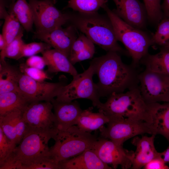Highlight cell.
I'll list each match as a JSON object with an SVG mask.
<instances>
[{
	"instance_id": "obj_1",
	"label": "cell",
	"mask_w": 169,
	"mask_h": 169,
	"mask_svg": "<svg viewBox=\"0 0 169 169\" xmlns=\"http://www.w3.org/2000/svg\"><path fill=\"white\" fill-rule=\"evenodd\" d=\"M120 54L107 52L90 63L98 78L96 85L100 98L108 97L113 93H123L139 86V73L136 67L124 63Z\"/></svg>"
},
{
	"instance_id": "obj_2",
	"label": "cell",
	"mask_w": 169,
	"mask_h": 169,
	"mask_svg": "<svg viewBox=\"0 0 169 169\" xmlns=\"http://www.w3.org/2000/svg\"><path fill=\"white\" fill-rule=\"evenodd\" d=\"M69 25L74 26L94 44L106 51L129 56L118 44L111 22L107 15L98 12L83 13L68 12Z\"/></svg>"
},
{
	"instance_id": "obj_3",
	"label": "cell",
	"mask_w": 169,
	"mask_h": 169,
	"mask_svg": "<svg viewBox=\"0 0 169 169\" xmlns=\"http://www.w3.org/2000/svg\"><path fill=\"white\" fill-rule=\"evenodd\" d=\"M98 109L110 119H126L152 123L150 104L143 99L139 86L125 93L111 94Z\"/></svg>"
},
{
	"instance_id": "obj_4",
	"label": "cell",
	"mask_w": 169,
	"mask_h": 169,
	"mask_svg": "<svg viewBox=\"0 0 169 169\" xmlns=\"http://www.w3.org/2000/svg\"><path fill=\"white\" fill-rule=\"evenodd\" d=\"M58 130L30 128L20 142L6 159L15 169H21L26 163L51 156L48 142L54 139Z\"/></svg>"
},
{
	"instance_id": "obj_5",
	"label": "cell",
	"mask_w": 169,
	"mask_h": 169,
	"mask_svg": "<svg viewBox=\"0 0 169 169\" xmlns=\"http://www.w3.org/2000/svg\"><path fill=\"white\" fill-rule=\"evenodd\" d=\"M110 19L117 39L124 45L132 58L131 64L137 67L141 59L148 54L152 45L151 36L142 30L127 24L110 9L106 4L102 8Z\"/></svg>"
},
{
	"instance_id": "obj_6",
	"label": "cell",
	"mask_w": 169,
	"mask_h": 169,
	"mask_svg": "<svg viewBox=\"0 0 169 169\" xmlns=\"http://www.w3.org/2000/svg\"><path fill=\"white\" fill-rule=\"evenodd\" d=\"M54 139L55 144L50 148V153L58 164L60 161L91 149L97 138L90 133L83 131L74 125L65 130H58Z\"/></svg>"
},
{
	"instance_id": "obj_7",
	"label": "cell",
	"mask_w": 169,
	"mask_h": 169,
	"mask_svg": "<svg viewBox=\"0 0 169 169\" xmlns=\"http://www.w3.org/2000/svg\"><path fill=\"white\" fill-rule=\"evenodd\" d=\"M95 74L93 66L90 64L89 68L83 73L73 77L71 82L64 85L55 99L60 101H71L78 99L90 100L93 106L98 108L102 103L96 85L93 79Z\"/></svg>"
},
{
	"instance_id": "obj_8",
	"label": "cell",
	"mask_w": 169,
	"mask_h": 169,
	"mask_svg": "<svg viewBox=\"0 0 169 169\" xmlns=\"http://www.w3.org/2000/svg\"><path fill=\"white\" fill-rule=\"evenodd\" d=\"M99 130L100 137L122 145L128 139L140 135H157L152 123L126 119H110L107 126Z\"/></svg>"
},
{
	"instance_id": "obj_9",
	"label": "cell",
	"mask_w": 169,
	"mask_h": 169,
	"mask_svg": "<svg viewBox=\"0 0 169 169\" xmlns=\"http://www.w3.org/2000/svg\"><path fill=\"white\" fill-rule=\"evenodd\" d=\"M36 32L50 31L69 25L68 12H62L54 6L56 0H28Z\"/></svg>"
},
{
	"instance_id": "obj_10",
	"label": "cell",
	"mask_w": 169,
	"mask_h": 169,
	"mask_svg": "<svg viewBox=\"0 0 169 169\" xmlns=\"http://www.w3.org/2000/svg\"><path fill=\"white\" fill-rule=\"evenodd\" d=\"M139 90L148 104L169 102V76L145 68L139 74Z\"/></svg>"
},
{
	"instance_id": "obj_11",
	"label": "cell",
	"mask_w": 169,
	"mask_h": 169,
	"mask_svg": "<svg viewBox=\"0 0 169 169\" xmlns=\"http://www.w3.org/2000/svg\"><path fill=\"white\" fill-rule=\"evenodd\" d=\"M66 85L62 80L52 83L35 80L21 72L18 82L19 92L29 104L36 102H51L56 97Z\"/></svg>"
},
{
	"instance_id": "obj_12",
	"label": "cell",
	"mask_w": 169,
	"mask_h": 169,
	"mask_svg": "<svg viewBox=\"0 0 169 169\" xmlns=\"http://www.w3.org/2000/svg\"><path fill=\"white\" fill-rule=\"evenodd\" d=\"M91 149L103 162L110 165L112 168H116L119 166L123 169L131 168L134 151L124 148L122 145L100 137Z\"/></svg>"
},
{
	"instance_id": "obj_13",
	"label": "cell",
	"mask_w": 169,
	"mask_h": 169,
	"mask_svg": "<svg viewBox=\"0 0 169 169\" xmlns=\"http://www.w3.org/2000/svg\"><path fill=\"white\" fill-rule=\"evenodd\" d=\"M53 109L51 102L31 103L23 111V117L29 128L46 130L57 129Z\"/></svg>"
},
{
	"instance_id": "obj_14",
	"label": "cell",
	"mask_w": 169,
	"mask_h": 169,
	"mask_svg": "<svg viewBox=\"0 0 169 169\" xmlns=\"http://www.w3.org/2000/svg\"><path fill=\"white\" fill-rule=\"evenodd\" d=\"M78 30L69 25L45 32L34 33L33 38L49 44L52 47L62 53L69 57L72 45L78 37Z\"/></svg>"
},
{
	"instance_id": "obj_15",
	"label": "cell",
	"mask_w": 169,
	"mask_h": 169,
	"mask_svg": "<svg viewBox=\"0 0 169 169\" xmlns=\"http://www.w3.org/2000/svg\"><path fill=\"white\" fill-rule=\"evenodd\" d=\"M116 8L112 11L127 24L144 30L148 21L146 10L144 3L139 0H112Z\"/></svg>"
},
{
	"instance_id": "obj_16",
	"label": "cell",
	"mask_w": 169,
	"mask_h": 169,
	"mask_svg": "<svg viewBox=\"0 0 169 169\" xmlns=\"http://www.w3.org/2000/svg\"><path fill=\"white\" fill-rule=\"evenodd\" d=\"M0 128L9 141L16 146L29 129L23 118V111L19 109L0 115Z\"/></svg>"
},
{
	"instance_id": "obj_17",
	"label": "cell",
	"mask_w": 169,
	"mask_h": 169,
	"mask_svg": "<svg viewBox=\"0 0 169 169\" xmlns=\"http://www.w3.org/2000/svg\"><path fill=\"white\" fill-rule=\"evenodd\" d=\"M51 102L54 111L55 126L58 130H65L76 125L83 111L77 101H60L54 98Z\"/></svg>"
},
{
	"instance_id": "obj_18",
	"label": "cell",
	"mask_w": 169,
	"mask_h": 169,
	"mask_svg": "<svg viewBox=\"0 0 169 169\" xmlns=\"http://www.w3.org/2000/svg\"><path fill=\"white\" fill-rule=\"evenodd\" d=\"M155 135L151 136H137L134 137L131 143L136 147L131 168L140 169L153 159L159 156L154 145Z\"/></svg>"
},
{
	"instance_id": "obj_19",
	"label": "cell",
	"mask_w": 169,
	"mask_h": 169,
	"mask_svg": "<svg viewBox=\"0 0 169 169\" xmlns=\"http://www.w3.org/2000/svg\"><path fill=\"white\" fill-rule=\"evenodd\" d=\"M59 169H111L112 167L103 162L92 149L80 154L60 161Z\"/></svg>"
},
{
	"instance_id": "obj_20",
	"label": "cell",
	"mask_w": 169,
	"mask_h": 169,
	"mask_svg": "<svg viewBox=\"0 0 169 169\" xmlns=\"http://www.w3.org/2000/svg\"><path fill=\"white\" fill-rule=\"evenodd\" d=\"M47 66V71L50 73L59 72L69 74L73 77L78 74L77 71L62 53L55 49H50L41 53Z\"/></svg>"
},
{
	"instance_id": "obj_21",
	"label": "cell",
	"mask_w": 169,
	"mask_h": 169,
	"mask_svg": "<svg viewBox=\"0 0 169 169\" xmlns=\"http://www.w3.org/2000/svg\"><path fill=\"white\" fill-rule=\"evenodd\" d=\"M152 124L157 134L164 136L169 143V102L151 104Z\"/></svg>"
},
{
	"instance_id": "obj_22",
	"label": "cell",
	"mask_w": 169,
	"mask_h": 169,
	"mask_svg": "<svg viewBox=\"0 0 169 169\" xmlns=\"http://www.w3.org/2000/svg\"><path fill=\"white\" fill-rule=\"evenodd\" d=\"M95 51L94 44L84 34L80 33L72 45L68 58L74 65L92 58Z\"/></svg>"
},
{
	"instance_id": "obj_23",
	"label": "cell",
	"mask_w": 169,
	"mask_h": 169,
	"mask_svg": "<svg viewBox=\"0 0 169 169\" xmlns=\"http://www.w3.org/2000/svg\"><path fill=\"white\" fill-rule=\"evenodd\" d=\"M21 72L19 68L9 64L5 59L0 60V94L19 91L18 82Z\"/></svg>"
},
{
	"instance_id": "obj_24",
	"label": "cell",
	"mask_w": 169,
	"mask_h": 169,
	"mask_svg": "<svg viewBox=\"0 0 169 169\" xmlns=\"http://www.w3.org/2000/svg\"><path fill=\"white\" fill-rule=\"evenodd\" d=\"M90 108L83 110L77 123V126L81 130L91 132L100 129L110 121L109 117L102 112L94 113Z\"/></svg>"
},
{
	"instance_id": "obj_25",
	"label": "cell",
	"mask_w": 169,
	"mask_h": 169,
	"mask_svg": "<svg viewBox=\"0 0 169 169\" xmlns=\"http://www.w3.org/2000/svg\"><path fill=\"white\" fill-rule=\"evenodd\" d=\"M140 64L146 69L169 76V47L160 48V51L155 54L148 53Z\"/></svg>"
},
{
	"instance_id": "obj_26",
	"label": "cell",
	"mask_w": 169,
	"mask_h": 169,
	"mask_svg": "<svg viewBox=\"0 0 169 169\" xmlns=\"http://www.w3.org/2000/svg\"><path fill=\"white\" fill-rule=\"evenodd\" d=\"M8 12L16 16L24 29L28 32L32 30L33 19L30 5L26 0H14L9 7Z\"/></svg>"
},
{
	"instance_id": "obj_27",
	"label": "cell",
	"mask_w": 169,
	"mask_h": 169,
	"mask_svg": "<svg viewBox=\"0 0 169 169\" xmlns=\"http://www.w3.org/2000/svg\"><path fill=\"white\" fill-rule=\"evenodd\" d=\"M29 104L19 91H13L0 94V115L13 110L23 111Z\"/></svg>"
},
{
	"instance_id": "obj_28",
	"label": "cell",
	"mask_w": 169,
	"mask_h": 169,
	"mask_svg": "<svg viewBox=\"0 0 169 169\" xmlns=\"http://www.w3.org/2000/svg\"><path fill=\"white\" fill-rule=\"evenodd\" d=\"M108 0H69L66 8L83 13L97 12L105 4Z\"/></svg>"
},
{
	"instance_id": "obj_29",
	"label": "cell",
	"mask_w": 169,
	"mask_h": 169,
	"mask_svg": "<svg viewBox=\"0 0 169 169\" xmlns=\"http://www.w3.org/2000/svg\"><path fill=\"white\" fill-rule=\"evenodd\" d=\"M8 13L9 14L5 19L2 33L6 40L7 46L23 28L21 26V24L15 15L12 12Z\"/></svg>"
},
{
	"instance_id": "obj_30",
	"label": "cell",
	"mask_w": 169,
	"mask_h": 169,
	"mask_svg": "<svg viewBox=\"0 0 169 169\" xmlns=\"http://www.w3.org/2000/svg\"><path fill=\"white\" fill-rule=\"evenodd\" d=\"M152 45L160 48L169 47V18L163 17L156 31L151 36Z\"/></svg>"
},
{
	"instance_id": "obj_31",
	"label": "cell",
	"mask_w": 169,
	"mask_h": 169,
	"mask_svg": "<svg viewBox=\"0 0 169 169\" xmlns=\"http://www.w3.org/2000/svg\"><path fill=\"white\" fill-rule=\"evenodd\" d=\"M23 29L4 50L1 51L0 60L5 59V57L16 60L21 58L23 47L25 44L22 38Z\"/></svg>"
},
{
	"instance_id": "obj_32",
	"label": "cell",
	"mask_w": 169,
	"mask_h": 169,
	"mask_svg": "<svg viewBox=\"0 0 169 169\" xmlns=\"http://www.w3.org/2000/svg\"><path fill=\"white\" fill-rule=\"evenodd\" d=\"M146 8L148 21L153 24H158L163 18L161 0H143Z\"/></svg>"
},
{
	"instance_id": "obj_33",
	"label": "cell",
	"mask_w": 169,
	"mask_h": 169,
	"mask_svg": "<svg viewBox=\"0 0 169 169\" xmlns=\"http://www.w3.org/2000/svg\"><path fill=\"white\" fill-rule=\"evenodd\" d=\"M51 46L44 42H33L23 45L22 51L21 58L35 55L50 49Z\"/></svg>"
},
{
	"instance_id": "obj_34",
	"label": "cell",
	"mask_w": 169,
	"mask_h": 169,
	"mask_svg": "<svg viewBox=\"0 0 169 169\" xmlns=\"http://www.w3.org/2000/svg\"><path fill=\"white\" fill-rule=\"evenodd\" d=\"M21 169H59L51 157L34 160L23 165Z\"/></svg>"
},
{
	"instance_id": "obj_35",
	"label": "cell",
	"mask_w": 169,
	"mask_h": 169,
	"mask_svg": "<svg viewBox=\"0 0 169 169\" xmlns=\"http://www.w3.org/2000/svg\"><path fill=\"white\" fill-rule=\"evenodd\" d=\"M20 72L31 78L38 81H44L52 78L43 70L28 66L26 63H21L19 66Z\"/></svg>"
},
{
	"instance_id": "obj_36",
	"label": "cell",
	"mask_w": 169,
	"mask_h": 169,
	"mask_svg": "<svg viewBox=\"0 0 169 169\" xmlns=\"http://www.w3.org/2000/svg\"><path fill=\"white\" fill-rule=\"evenodd\" d=\"M16 147L9 141L0 128V164L9 156Z\"/></svg>"
},
{
	"instance_id": "obj_37",
	"label": "cell",
	"mask_w": 169,
	"mask_h": 169,
	"mask_svg": "<svg viewBox=\"0 0 169 169\" xmlns=\"http://www.w3.org/2000/svg\"><path fill=\"white\" fill-rule=\"evenodd\" d=\"M25 63L29 67L42 70L46 65L45 59L43 56L41 57L35 55L29 57Z\"/></svg>"
},
{
	"instance_id": "obj_38",
	"label": "cell",
	"mask_w": 169,
	"mask_h": 169,
	"mask_svg": "<svg viewBox=\"0 0 169 169\" xmlns=\"http://www.w3.org/2000/svg\"><path fill=\"white\" fill-rule=\"evenodd\" d=\"M144 169H169V167L166 164L159 156L147 163L143 167Z\"/></svg>"
},
{
	"instance_id": "obj_39",
	"label": "cell",
	"mask_w": 169,
	"mask_h": 169,
	"mask_svg": "<svg viewBox=\"0 0 169 169\" xmlns=\"http://www.w3.org/2000/svg\"><path fill=\"white\" fill-rule=\"evenodd\" d=\"M161 8L163 17L169 18V0H163Z\"/></svg>"
},
{
	"instance_id": "obj_40",
	"label": "cell",
	"mask_w": 169,
	"mask_h": 169,
	"mask_svg": "<svg viewBox=\"0 0 169 169\" xmlns=\"http://www.w3.org/2000/svg\"><path fill=\"white\" fill-rule=\"evenodd\" d=\"M160 156L165 163L169 162V146L164 151L160 152Z\"/></svg>"
},
{
	"instance_id": "obj_41",
	"label": "cell",
	"mask_w": 169,
	"mask_h": 169,
	"mask_svg": "<svg viewBox=\"0 0 169 169\" xmlns=\"http://www.w3.org/2000/svg\"><path fill=\"white\" fill-rule=\"evenodd\" d=\"M7 46L6 40L2 34H0V50H4Z\"/></svg>"
}]
</instances>
